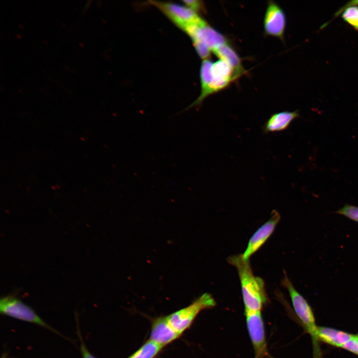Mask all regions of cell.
<instances>
[{
	"mask_svg": "<svg viewBox=\"0 0 358 358\" xmlns=\"http://www.w3.org/2000/svg\"><path fill=\"white\" fill-rule=\"evenodd\" d=\"M192 42H200L206 45L212 52L219 47L228 43L226 37L202 19L190 25L184 31Z\"/></svg>",
	"mask_w": 358,
	"mask_h": 358,
	"instance_id": "cell-6",
	"label": "cell"
},
{
	"mask_svg": "<svg viewBox=\"0 0 358 358\" xmlns=\"http://www.w3.org/2000/svg\"><path fill=\"white\" fill-rule=\"evenodd\" d=\"M213 52L219 59L225 62L231 68L236 80L246 74L240 56L229 44L219 47Z\"/></svg>",
	"mask_w": 358,
	"mask_h": 358,
	"instance_id": "cell-11",
	"label": "cell"
},
{
	"mask_svg": "<svg viewBox=\"0 0 358 358\" xmlns=\"http://www.w3.org/2000/svg\"><path fill=\"white\" fill-rule=\"evenodd\" d=\"M180 335L172 326L167 316L159 318L153 322L150 339L164 347Z\"/></svg>",
	"mask_w": 358,
	"mask_h": 358,
	"instance_id": "cell-10",
	"label": "cell"
},
{
	"mask_svg": "<svg viewBox=\"0 0 358 358\" xmlns=\"http://www.w3.org/2000/svg\"><path fill=\"white\" fill-rule=\"evenodd\" d=\"M286 23V15L283 9L275 2L269 1L264 17L265 34L283 40Z\"/></svg>",
	"mask_w": 358,
	"mask_h": 358,
	"instance_id": "cell-8",
	"label": "cell"
},
{
	"mask_svg": "<svg viewBox=\"0 0 358 358\" xmlns=\"http://www.w3.org/2000/svg\"><path fill=\"white\" fill-rule=\"evenodd\" d=\"M215 305L216 302L212 295L205 293L188 306L170 314L167 318L173 328L181 335L190 326L201 311L211 308Z\"/></svg>",
	"mask_w": 358,
	"mask_h": 358,
	"instance_id": "cell-3",
	"label": "cell"
},
{
	"mask_svg": "<svg viewBox=\"0 0 358 358\" xmlns=\"http://www.w3.org/2000/svg\"><path fill=\"white\" fill-rule=\"evenodd\" d=\"M342 17L343 20L358 31V6H352L347 7L343 12Z\"/></svg>",
	"mask_w": 358,
	"mask_h": 358,
	"instance_id": "cell-16",
	"label": "cell"
},
{
	"mask_svg": "<svg viewBox=\"0 0 358 358\" xmlns=\"http://www.w3.org/2000/svg\"><path fill=\"white\" fill-rule=\"evenodd\" d=\"M163 348L149 339L128 358H154Z\"/></svg>",
	"mask_w": 358,
	"mask_h": 358,
	"instance_id": "cell-15",
	"label": "cell"
},
{
	"mask_svg": "<svg viewBox=\"0 0 358 358\" xmlns=\"http://www.w3.org/2000/svg\"><path fill=\"white\" fill-rule=\"evenodd\" d=\"M160 10L176 26L183 32L189 26L200 21L198 14L187 7L176 3L159 1H149Z\"/></svg>",
	"mask_w": 358,
	"mask_h": 358,
	"instance_id": "cell-4",
	"label": "cell"
},
{
	"mask_svg": "<svg viewBox=\"0 0 358 358\" xmlns=\"http://www.w3.org/2000/svg\"><path fill=\"white\" fill-rule=\"evenodd\" d=\"M299 116V111H284L272 114L264 124L265 133L281 131L286 129L291 123Z\"/></svg>",
	"mask_w": 358,
	"mask_h": 358,
	"instance_id": "cell-13",
	"label": "cell"
},
{
	"mask_svg": "<svg viewBox=\"0 0 358 358\" xmlns=\"http://www.w3.org/2000/svg\"><path fill=\"white\" fill-rule=\"evenodd\" d=\"M357 338H358V334H357Z\"/></svg>",
	"mask_w": 358,
	"mask_h": 358,
	"instance_id": "cell-20",
	"label": "cell"
},
{
	"mask_svg": "<svg viewBox=\"0 0 358 358\" xmlns=\"http://www.w3.org/2000/svg\"><path fill=\"white\" fill-rule=\"evenodd\" d=\"M213 62L209 59L203 60L200 68L201 92L198 98L185 108L187 110L194 107H198L208 96V91L212 78L211 66Z\"/></svg>",
	"mask_w": 358,
	"mask_h": 358,
	"instance_id": "cell-14",
	"label": "cell"
},
{
	"mask_svg": "<svg viewBox=\"0 0 358 358\" xmlns=\"http://www.w3.org/2000/svg\"><path fill=\"white\" fill-rule=\"evenodd\" d=\"M336 213L343 215L348 218L358 222V207L350 204H345L336 211Z\"/></svg>",
	"mask_w": 358,
	"mask_h": 358,
	"instance_id": "cell-17",
	"label": "cell"
},
{
	"mask_svg": "<svg viewBox=\"0 0 358 358\" xmlns=\"http://www.w3.org/2000/svg\"><path fill=\"white\" fill-rule=\"evenodd\" d=\"M81 350L83 358H95L90 353L83 343L81 346Z\"/></svg>",
	"mask_w": 358,
	"mask_h": 358,
	"instance_id": "cell-19",
	"label": "cell"
},
{
	"mask_svg": "<svg viewBox=\"0 0 358 358\" xmlns=\"http://www.w3.org/2000/svg\"><path fill=\"white\" fill-rule=\"evenodd\" d=\"M182 2L187 7L190 8L195 12H198L203 11L204 9V4L202 1L197 0H183Z\"/></svg>",
	"mask_w": 358,
	"mask_h": 358,
	"instance_id": "cell-18",
	"label": "cell"
},
{
	"mask_svg": "<svg viewBox=\"0 0 358 358\" xmlns=\"http://www.w3.org/2000/svg\"><path fill=\"white\" fill-rule=\"evenodd\" d=\"M317 335L319 342L339 348H342L355 336V334L323 326H318Z\"/></svg>",
	"mask_w": 358,
	"mask_h": 358,
	"instance_id": "cell-12",
	"label": "cell"
},
{
	"mask_svg": "<svg viewBox=\"0 0 358 358\" xmlns=\"http://www.w3.org/2000/svg\"><path fill=\"white\" fill-rule=\"evenodd\" d=\"M0 312L12 318L52 330L32 308L13 296H6L1 298Z\"/></svg>",
	"mask_w": 358,
	"mask_h": 358,
	"instance_id": "cell-5",
	"label": "cell"
},
{
	"mask_svg": "<svg viewBox=\"0 0 358 358\" xmlns=\"http://www.w3.org/2000/svg\"><path fill=\"white\" fill-rule=\"evenodd\" d=\"M261 311L245 313L247 327L253 346L256 358H263L267 354V342Z\"/></svg>",
	"mask_w": 358,
	"mask_h": 358,
	"instance_id": "cell-7",
	"label": "cell"
},
{
	"mask_svg": "<svg viewBox=\"0 0 358 358\" xmlns=\"http://www.w3.org/2000/svg\"><path fill=\"white\" fill-rule=\"evenodd\" d=\"M227 261L238 272L245 312L261 311L268 298L263 279L254 274L249 260H245L242 254L231 256Z\"/></svg>",
	"mask_w": 358,
	"mask_h": 358,
	"instance_id": "cell-1",
	"label": "cell"
},
{
	"mask_svg": "<svg viewBox=\"0 0 358 358\" xmlns=\"http://www.w3.org/2000/svg\"><path fill=\"white\" fill-rule=\"evenodd\" d=\"M283 285L287 289L291 298L295 313L305 331L311 337L313 346V358H322L317 331L318 326L312 309L304 297L295 289L287 276L285 274Z\"/></svg>",
	"mask_w": 358,
	"mask_h": 358,
	"instance_id": "cell-2",
	"label": "cell"
},
{
	"mask_svg": "<svg viewBox=\"0 0 358 358\" xmlns=\"http://www.w3.org/2000/svg\"><path fill=\"white\" fill-rule=\"evenodd\" d=\"M280 219L279 214L276 211L273 210L270 218L250 238L246 249L242 254L245 260H248L264 244L274 231Z\"/></svg>",
	"mask_w": 358,
	"mask_h": 358,
	"instance_id": "cell-9",
	"label": "cell"
}]
</instances>
